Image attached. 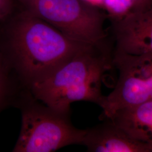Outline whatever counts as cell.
I'll return each mask as SVG.
<instances>
[{
	"instance_id": "1",
	"label": "cell",
	"mask_w": 152,
	"mask_h": 152,
	"mask_svg": "<svg viewBox=\"0 0 152 152\" xmlns=\"http://www.w3.org/2000/svg\"><path fill=\"white\" fill-rule=\"evenodd\" d=\"M90 45L68 37L23 8L0 26V51L16 80L26 88Z\"/></svg>"
},
{
	"instance_id": "2",
	"label": "cell",
	"mask_w": 152,
	"mask_h": 152,
	"mask_svg": "<svg viewBox=\"0 0 152 152\" xmlns=\"http://www.w3.org/2000/svg\"><path fill=\"white\" fill-rule=\"evenodd\" d=\"M112 54L108 46L90 45L28 89L38 100L61 112H71V104L78 101L100 106L104 98L103 78L114 68Z\"/></svg>"
},
{
	"instance_id": "3",
	"label": "cell",
	"mask_w": 152,
	"mask_h": 152,
	"mask_svg": "<svg viewBox=\"0 0 152 152\" xmlns=\"http://www.w3.org/2000/svg\"><path fill=\"white\" fill-rule=\"evenodd\" d=\"M16 104L20 109L22 125L12 152H50L63 147L82 145L86 130L75 127L70 112L52 108L23 88Z\"/></svg>"
},
{
	"instance_id": "4",
	"label": "cell",
	"mask_w": 152,
	"mask_h": 152,
	"mask_svg": "<svg viewBox=\"0 0 152 152\" xmlns=\"http://www.w3.org/2000/svg\"><path fill=\"white\" fill-rule=\"evenodd\" d=\"M21 7L84 44L107 46V15L86 0H15Z\"/></svg>"
},
{
	"instance_id": "5",
	"label": "cell",
	"mask_w": 152,
	"mask_h": 152,
	"mask_svg": "<svg viewBox=\"0 0 152 152\" xmlns=\"http://www.w3.org/2000/svg\"><path fill=\"white\" fill-rule=\"evenodd\" d=\"M112 63L118 78L113 90L104 96L99 106L101 121L121 109L152 101V55L113 53Z\"/></svg>"
},
{
	"instance_id": "6",
	"label": "cell",
	"mask_w": 152,
	"mask_h": 152,
	"mask_svg": "<svg viewBox=\"0 0 152 152\" xmlns=\"http://www.w3.org/2000/svg\"><path fill=\"white\" fill-rule=\"evenodd\" d=\"M113 53L140 55H152V7L130 11L113 21Z\"/></svg>"
},
{
	"instance_id": "7",
	"label": "cell",
	"mask_w": 152,
	"mask_h": 152,
	"mask_svg": "<svg viewBox=\"0 0 152 152\" xmlns=\"http://www.w3.org/2000/svg\"><path fill=\"white\" fill-rule=\"evenodd\" d=\"M86 130L82 145L91 152H152V147L137 141L109 120Z\"/></svg>"
},
{
	"instance_id": "8",
	"label": "cell",
	"mask_w": 152,
	"mask_h": 152,
	"mask_svg": "<svg viewBox=\"0 0 152 152\" xmlns=\"http://www.w3.org/2000/svg\"><path fill=\"white\" fill-rule=\"evenodd\" d=\"M107 120L132 138L152 147V101L120 109Z\"/></svg>"
},
{
	"instance_id": "9",
	"label": "cell",
	"mask_w": 152,
	"mask_h": 152,
	"mask_svg": "<svg viewBox=\"0 0 152 152\" xmlns=\"http://www.w3.org/2000/svg\"><path fill=\"white\" fill-rule=\"evenodd\" d=\"M24 88L16 80L0 51V112Z\"/></svg>"
},
{
	"instance_id": "10",
	"label": "cell",
	"mask_w": 152,
	"mask_h": 152,
	"mask_svg": "<svg viewBox=\"0 0 152 152\" xmlns=\"http://www.w3.org/2000/svg\"><path fill=\"white\" fill-rule=\"evenodd\" d=\"M15 0H0V26L14 12Z\"/></svg>"
},
{
	"instance_id": "11",
	"label": "cell",
	"mask_w": 152,
	"mask_h": 152,
	"mask_svg": "<svg viewBox=\"0 0 152 152\" xmlns=\"http://www.w3.org/2000/svg\"><path fill=\"white\" fill-rule=\"evenodd\" d=\"M132 11H139L152 7V0H130Z\"/></svg>"
}]
</instances>
